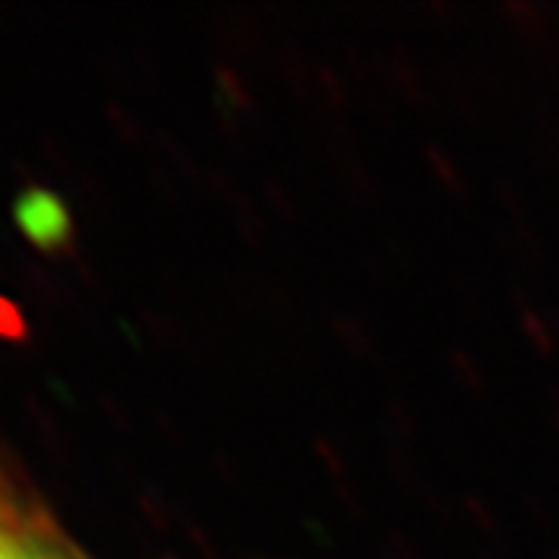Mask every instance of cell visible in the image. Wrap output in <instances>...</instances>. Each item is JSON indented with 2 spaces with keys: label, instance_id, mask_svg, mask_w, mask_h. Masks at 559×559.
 Here are the masks:
<instances>
[{
  "label": "cell",
  "instance_id": "cell-1",
  "mask_svg": "<svg viewBox=\"0 0 559 559\" xmlns=\"http://www.w3.org/2000/svg\"><path fill=\"white\" fill-rule=\"evenodd\" d=\"M0 559H79V554L40 528L7 522L0 532Z\"/></svg>",
  "mask_w": 559,
  "mask_h": 559
},
{
  "label": "cell",
  "instance_id": "cell-2",
  "mask_svg": "<svg viewBox=\"0 0 559 559\" xmlns=\"http://www.w3.org/2000/svg\"><path fill=\"white\" fill-rule=\"evenodd\" d=\"M22 224L28 234H35L40 240H53L57 230H66V218H62L57 200L47 197H32L22 205Z\"/></svg>",
  "mask_w": 559,
  "mask_h": 559
},
{
  "label": "cell",
  "instance_id": "cell-3",
  "mask_svg": "<svg viewBox=\"0 0 559 559\" xmlns=\"http://www.w3.org/2000/svg\"><path fill=\"white\" fill-rule=\"evenodd\" d=\"M7 522H10V520H7V516L0 513V532H3V525H7Z\"/></svg>",
  "mask_w": 559,
  "mask_h": 559
}]
</instances>
